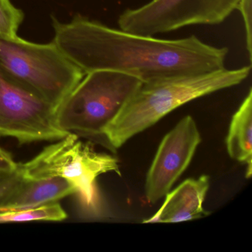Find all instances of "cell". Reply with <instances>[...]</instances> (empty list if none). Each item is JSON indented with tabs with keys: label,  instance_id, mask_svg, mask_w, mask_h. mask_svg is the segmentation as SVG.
Masks as SVG:
<instances>
[{
	"label": "cell",
	"instance_id": "1",
	"mask_svg": "<svg viewBox=\"0 0 252 252\" xmlns=\"http://www.w3.org/2000/svg\"><path fill=\"white\" fill-rule=\"evenodd\" d=\"M53 42L85 74L111 70L143 84L215 71L225 67L228 49L205 43L192 35L158 39L107 27L77 17L70 23L54 19Z\"/></svg>",
	"mask_w": 252,
	"mask_h": 252
},
{
	"label": "cell",
	"instance_id": "2",
	"mask_svg": "<svg viewBox=\"0 0 252 252\" xmlns=\"http://www.w3.org/2000/svg\"><path fill=\"white\" fill-rule=\"evenodd\" d=\"M252 67L181 76L143 84L106 132L113 153L178 107L212 93L240 85Z\"/></svg>",
	"mask_w": 252,
	"mask_h": 252
},
{
	"label": "cell",
	"instance_id": "3",
	"mask_svg": "<svg viewBox=\"0 0 252 252\" xmlns=\"http://www.w3.org/2000/svg\"><path fill=\"white\" fill-rule=\"evenodd\" d=\"M143 82L111 70L87 73L56 110L57 126L80 134L108 149L106 132Z\"/></svg>",
	"mask_w": 252,
	"mask_h": 252
},
{
	"label": "cell",
	"instance_id": "4",
	"mask_svg": "<svg viewBox=\"0 0 252 252\" xmlns=\"http://www.w3.org/2000/svg\"><path fill=\"white\" fill-rule=\"evenodd\" d=\"M0 67L17 85L57 110L85 73L54 42L0 36Z\"/></svg>",
	"mask_w": 252,
	"mask_h": 252
},
{
	"label": "cell",
	"instance_id": "5",
	"mask_svg": "<svg viewBox=\"0 0 252 252\" xmlns=\"http://www.w3.org/2000/svg\"><path fill=\"white\" fill-rule=\"evenodd\" d=\"M18 164L25 179L60 177L67 180L76 190L84 209L94 215L101 212L97 178L107 172L121 175L116 158L96 153L72 132L45 147L29 161Z\"/></svg>",
	"mask_w": 252,
	"mask_h": 252
},
{
	"label": "cell",
	"instance_id": "6",
	"mask_svg": "<svg viewBox=\"0 0 252 252\" xmlns=\"http://www.w3.org/2000/svg\"><path fill=\"white\" fill-rule=\"evenodd\" d=\"M240 0H152L119 16L121 30L154 36L196 25L216 26L223 23Z\"/></svg>",
	"mask_w": 252,
	"mask_h": 252
},
{
	"label": "cell",
	"instance_id": "7",
	"mask_svg": "<svg viewBox=\"0 0 252 252\" xmlns=\"http://www.w3.org/2000/svg\"><path fill=\"white\" fill-rule=\"evenodd\" d=\"M56 109L11 80L0 67V136L19 142L58 141L68 135L57 126Z\"/></svg>",
	"mask_w": 252,
	"mask_h": 252
},
{
	"label": "cell",
	"instance_id": "8",
	"mask_svg": "<svg viewBox=\"0 0 252 252\" xmlns=\"http://www.w3.org/2000/svg\"><path fill=\"white\" fill-rule=\"evenodd\" d=\"M201 136L191 116L183 118L162 140L147 172L145 196L155 203L165 197L192 160Z\"/></svg>",
	"mask_w": 252,
	"mask_h": 252
},
{
	"label": "cell",
	"instance_id": "9",
	"mask_svg": "<svg viewBox=\"0 0 252 252\" xmlns=\"http://www.w3.org/2000/svg\"><path fill=\"white\" fill-rule=\"evenodd\" d=\"M209 185V177L206 175L185 180L165 195L160 209L143 222H179L206 217L209 212L203 209V203Z\"/></svg>",
	"mask_w": 252,
	"mask_h": 252
},
{
	"label": "cell",
	"instance_id": "10",
	"mask_svg": "<svg viewBox=\"0 0 252 252\" xmlns=\"http://www.w3.org/2000/svg\"><path fill=\"white\" fill-rule=\"evenodd\" d=\"M76 190L67 180L60 177L23 180L12 194L0 204V212L18 210L54 203Z\"/></svg>",
	"mask_w": 252,
	"mask_h": 252
},
{
	"label": "cell",
	"instance_id": "11",
	"mask_svg": "<svg viewBox=\"0 0 252 252\" xmlns=\"http://www.w3.org/2000/svg\"><path fill=\"white\" fill-rule=\"evenodd\" d=\"M252 90L242 102L230 124L225 139L227 152L231 158L247 165L246 178L252 174Z\"/></svg>",
	"mask_w": 252,
	"mask_h": 252
},
{
	"label": "cell",
	"instance_id": "12",
	"mask_svg": "<svg viewBox=\"0 0 252 252\" xmlns=\"http://www.w3.org/2000/svg\"><path fill=\"white\" fill-rule=\"evenodd\" d=\"M67 214L58 202L18 210L0 212V222L62 221Z\"/></svg>",
	"mask_w": 252,
	"mask_h": 252
},
{
	"label": "cell",
	"instance_id": "13",
	"mask_svg": "<svg viewBox=\"0 0 252 252\" xmlns=\"http://www.w3.org/2000/svg\"><path fill=\"white\" fill-rule=\"evenodd\" d=\"M23 18V11L16 8L11 0H0V36H17Z\"/></svg>",
	"mask_w": 252,
	"mask_h": 252
},
{
	"label": "cell",
	"instance_id": "14",
	"mask_svg": "<svg viewBox=\"0 0 252 252\" xmlns=\"http://www.w3.org/2000/svg\"><path fill=\"white\" fill-rule=\"evenodd\" d=\"M23 180L18 163L15 169L0 170V204L12 194Z\"/></svg>",
	"mask_w": 252,
	"mask_h": 252
},
{
	"label": "cell",
	"instance_id": "15",
	"mask_svg": "<svg viewBox=\"0 0 252 252\" xmlns=\"http://www.w3.org/2000/svg\"><path fill=\"white\" fill-rule=\"evenodd\" d=\"M237 9L240 10L246 32V50L249 60L252 61V0H240Z\"/></svg>",
	"mask_w": 252,
	"mask_h": 252
},
{
	"label": "cell",
	"instance_id": "16",
	"mask_svg": "<svg viewBox=\"0 0 252 252\" xmlns=\"http://www.w3.org/2000/svg\"><path fill=\"white\" fill-rule=\"evenodd\" d=\"M17 163L14 162L9 153L0 148V170L15 169Z\"/></svg>",
	"mask_w": 252,
	"mask_h": 252
}]
</instances>
